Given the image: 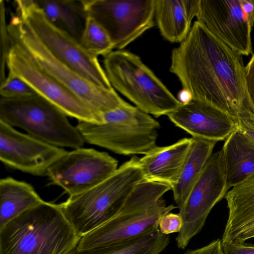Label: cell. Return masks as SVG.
Instances as JSON below:
<instances>
[{
	"label": "cell",
	"instance_id": "6da1fadb",
	"mask_svg": "<svg viewBox=\"0 0 254 254\" xmlns=\"http://www.w3.org/2000/svg\"><path fill=\"white\" fill-rule=\"evenodd\" d=\"M170 71L192 100L210 105L233 117L251 105L241 56L195 21L189 34L171 53Z\"/></svg>",
	"mask_w": 254,
	"mask_h": 254
},
{
	"label": "cell",
	"instance_id": "7a4b0ae2",
	"mask_svg": "<svg viewBox=\"0 0 254 254\" xmlns=\"http://www.w3.org/2000/svg\"><path fill=\"white\" fill-rule=\"evenodd\" d=\"M81 238L60 204L44 201L0 228V254H67Z\"/></svg>",
	"mask_w": 254,
	"mask_h": 254
},
{
	"label": "cell",
	"instance_id": "3957f363",
	"mask_svg": "<svg viewBox=\"0 0 254 254\" xmlns=\"http://www.w3.org/2000/svg\"><path fill=\"white\" fill-rule=\"evenodd\" d=\"M171 187L142 180L132 191L120 212L100 227L82 236L80 250L115 246L158 227L161 217L177 208L167 205L163 196Z\"/></svg>",
	"mask_w": 254,
	"mask_h": 254
},
{
	"label": "cell",
	"instance_id": "277c9868",
	"mask_svg": "<svg viewBox=\"0 0 254 254\" xmlns=\"http://www.w3.org/2000/svg\"><path fill=\"white\" fill-rule=\"evenodd\" d=\"M143 180L139 158L133 156L106 180L59 204L81 237L116 216L136 186Z\"/></svg>",
	"mask_w": 254,
	"mask_h": 254
},
{
	"label": "cell",
	"instance_id": "5b68a950",
	"mask_svg": "<svg viewBox=\"0 0 254 254\" xmlns=\"http://www.w3.org/2000/svg\"><path fill=\"white\" fill-rule=\"evenodd\" d=\"M7 29L11 46L98 113L103 115L125 101L114 89L96 85L55 56L18 15L11 14Z\"/></svg>",
	"mask_w": 254,
	"mask_h": 254
},
{
	"label": "cell",
	"instance_id": "8992f818",
	"mask_svg": "<svg viewBox=\"0 0 254 254\" xmlns=\"http://www.w3.org/2000/svg\"><path fill=\"white\" fill-rule=\"evenodd\" d=\"M103 121H78L76 127L85 142L125 156L145 155L157 146L159 123L126 101L103 114Z\"/></svg>",
	"mask_w": 254,
	"mask_h": 254
},
{
	"label": "cell",
	"instance_id": "52a82bcc",
	"mask_svg": "<svg viewBox=\"0 0 254 254\" xmlns=\"http://www.w3.org/2000/svg\"><path fill=\"white\" fill-rule=\"evenodd\" d=\"M103 64L113 88L145 113L167 116L182 105L137 55L113 51L104 57Z\"/></svg>",
	"mask_w": 254,
	"mask_h": 254
},
{
	"label": "cell",
	"instance_id": "ba28073f",
	"mask_svg": "<svg viewBox=\"0 0 254 254\" xmlns=\"http://www.w3.org/2000/svg\"><path fill=\"white\" fill-rule=\"evenodd\" d=\"M0 121L58 147L76 149L85 142L67 116L37 94L18 98L0 97Z\"/></svg>",
	"mask_w": 254,
	"mask_h": 254
},
{
	"label": "cell",
	"instance_id": "9c48e42d",
	"mask_svg": "<svg viewBox=\"0 0 254 254\" xmlns=\"http://www.w3.org/2000/svg\"><path fill=\"white\" fill-rule=\"evenodd\" d=\"M14 2L16 14L29 24L55 56L96 85L114 89L98 57L86 50L79 40L51 22L35 0Z\"/></svg>",
	"mask_w": 254,
	"mask_h": 254
},
{
	"label": "cell",
	"instance_id": "30bf717a",
	"mask_svg": "<svg viewBox=\"0 0 254 254\" xmlns=\"http://www.w3.org/2000/svg\"><path fill=\"white\" fill-rule=\"evenodd\" d=\"M228 187L222 150L216 152L207 161L201 175L179 209L183 226L176 238L178 248L185 249L200 232L214 205L227 192Z\"/></svg>",
	"mask_w": 254,
	"mask_h": 254
},
{
	"label": "cell",
	"instance_id": "8fae6325",
	"mask_svg": "<svg viewBox=\"0 0 254 254\" xmlns=\"http://www.w3.org/2000/svg\"><path fill=\"white\" fill-rule=\"evenodd\" d=\"M87 15L122 50L154 25L156 0H83Z\"/></svg>",
	"mask_w": 254,
	"mask_h": 254
},
{
	"label": "cell",
	"instance_id": "7c38bea8",
	"mask_svg": "<svg viewBox=\"0 0 254 254\" xmlns=\"http://www.w3.org/2000/svg\"><path fill=\"white\" fill-rule=\"evenodd\" d=\"M118 161L106 152L78 148L67 151L49 168L47 176L69 195L84 192L118 169Z\"/></svg>",
	"mask_w": 254,
	"mask_h": 254
},
{
	"label": "cell",
	"instance_id": "4fadbf2b",
	"mask_svg": "<svg viewBox=\"0 0 254 254\" xmlns=\"http://www.w3.org/2000/svg\"><path fill=\"white\" fill-rule=\"evenodd\" d=\"M6 68L67 116L78 121L103 123V115L47 74L10 44Z\"/></svg>",
	"mask_w": 254,
	"mask_h": 254
},
{
	"label": "cell",
	"instance_id": "5bb4252c",
	"mask_svg": "<svg viewBox=\"0 0 254 254\" xmlns=\"http://www.w3.org/2000/svg\"><path fill=\"white\" fill-rule=\"evenodd\" d=\"M66 152L0 121V160L8 167L47 176L50 167Z\"/></svg>",
	"mask_w": 254,
	"mask_h": 254
},
{
	"label": "cell",
	"instance_id": "9a60e30c",
	"mask_svg": "<svg viewBox=\"0 0 254 254\" xmlns=\"http://www.w3.org/2000/svg\"><path fill=\"white\" fill-rule=\"evenodd\" d=\"M196 17L241 56L252 53L254 22L244 10L242 0H200Z\"/></svg>",
	"mask_w": 254,
	"mask_h": 254
},
{
	"label": "cell",
	"instance_id": "2e32d148",
	"mask_svg": "<svg viewBox=\"0 0 254 254\" xmlns=\"http://www.w3.org/2000/svg\"><path fill=\"white\" fill-rule=\"evenodd\" d=\"M167 116L192 137L216 142L226 139L237 128L233 117L217 108L193 100L182 104Z\"/></svg>",
	"mask_w": 254,
	"mask_h": 254
},
{
	"label": "cell",
	"instance_id": "e0dca14e",
	"mask_svg": "<svg viewBox=\"0 0 254 254\" xmlns=\"http://www.w3.org/2000/svg\"><path fill=\"white\" fill-rule=\"evenodd\" d=\"M192 138H183L166 146H156L139 158L144 180L173 187L178 182L190 151Z\"/></svg>",
	"mask_w": 254,
	"mask_h": 254
},
{
	"label": "cell",
	"instance_id": "ac0fdd59",
	"mask_svg": "<svg viewBox=\"0 0 254 254\" xmlns=\"http://www.w3.org/2000/svg\"><path fill=\"white\" fill-rule=\"evenodd\" d=\"M224 198L229 212L222 243H235L254 226V172L233 187Z\"/></svg>",
	"mask_w": 254,
	"mask_h": 254
},
{
	"label": "cell",
	"instance_id": "d6986e66",
	"mask_svg": "<svg viewBox=\"0 0 254 254\" xmlns=\"http://www.w3.org/2000/svg\"><path fill=\"white\" fill-rule=\"evenodd\" d=\"M200 0H156L155 19L162 37L171 43H181L196 17Z\"/></svg>",
	"mask_w": 254,
	"mask_h": 254
},
{
	"label": "cell",
	"instance_id": "ffe728a7",
	"mask_svg": "<svg viewBox=\"0 0 254 254\" xmlns=\"http://www.w3.org/2000/svg\"><path fill=\"white\" fill-rule=\"evenodd\" d=\"M230 188L254 172V142L236 128L221 149Z\"/></svg>",
	"mask_w": 254,
	"mask_h": 254
},
{
	"label": "cell",
	"instance_id": "44dd1931",
	"mask_svg": "<svg viewBox=\"0 0 254 254\" xmlns=\"http://www.w3.org/2000/svg\"><path fill=\"white\" fill-rule=\"evenodd\" d=\"M44 201L29 184L6 177L0 180V228Z\"/></svg>",
	"mask_w": 254,
	"mask_h": 254
},
{
	"label": "cell",
	"instance_id": "7402d4cb",
	"mask_svg": "<svg viewBox=\"0 0 254 254\" xmlns=\"http://www.w3.org/2000/svg\"><path fill=\"white\" fill-rule=\"evenodd\" d=\"M191 145L177 183L172 187L174 199L180 209L212 155L217 142L192 137Z\"/></svg>",
	"mask_w": 254,
	"mask_h": 254
},
{
	"label": "cell",
	"instance_id": "603a6c76",
	"mask_svg": "<svg viewBox=\"0 0 254 254\" xmlns=\"http://www.w3.org/2000/svg\"><path fill=\"white\" fill-rule=\"evenodd\" d=\"M54 25L80 41L87 13L83 0H35Z\"/></svg>",
	"mask_w": 254,
	"mask_h": 254
},
{
	"label": "cell",
	"instance_id": "cb8c5ba5",
	"mask_svg": "<svg viewBox=\"0 0 254 254\" xmlns=\"http://www.w3.org/2000/svg\"><path fill=\"white\" fill-rule=\"evenodd\" d=\"M80 42L91 54L104 57L113 51L114 45L105 29L96 20L87 16Z\"/></svg>",
	"mask_w": 254,
	"mask_h": 254
},
{
	"label": "cell",
	"instance_id": "d4e9b609",
	"mask_svg": "<svg viewBox=\"0 0 254 254\" xmlns=\"http://www.w3.org/2000/svg\"><path fill=\"white\" fill-rule=\"evenodd\" d=\"M36 94L25 81L9 72L4 81L0 84V97L18 98Z\"/></svg>",
	"mask_w": 254,
	"mask_h": 254
},
{
	"label": "cell",
	"instance_id": "484cf974",
	"mask_svg": "<svg viewBox=\"0 0 254 254\" xmlns=\"http://www.w3.org/2000/svg\"><path fill=\"white\" fill-rule=\"evenodd\" d=\"M0 84L6 77L5 69L6 61L10 49V41L7 26L5 18V11L4 1L0 0Z\"/></svg>",
	"mask_w": 254,
	"mask_h": 254
},
{
	"label": "cell",
	"instance_id": "4316f807",
	"mask_svg": "<svg viewBox=\"0 0 254 254\" xmlns=\"http://www.w3.org/2000/svg\"><path fill=\"white\" fill-rule=\"evenodd\" d=\"M237 128L254 142V110L251 105L242 108L237 113Z\"/></svg>",
	"mask_w": 254,
	"mask_h": 254
},
{
	"label": "cell",
	"instance_id": "83f0119b",
	"mask_svg": "<svg viewBox=\"0 0 254 254\" xmlns=\"http://www.w3.org/2000/svg\"><path fill=\"white\" fill-rule=\"evenodd\" d=\"M67 254H137L129 244L123 243L107 247H100L80 250L77 246Z\"/></svg>",
	"mask_w": 254,
	"mask_h": 254
},
{
	"label": "cell",
	"instance_id": "f1b7e54d",
	"mask_svg": "<svg viewBox=\"0 0 254 254\" xmlns=\"http://www.w3.org/2000/svg\"><path fill=\"white\" fill-rule=\"evenodd\" d=\"M183 219L178 213L169 212L163 216L158 223V228L163 234L179 233L183 226Z\"/></svg>",
	"mask_w": 254,
	"mask_h": 254
},
{
	"label": "cell",
	"instance_id": "f546056e",
	"mask_svg": "<svg viewBox=\"0 0 254 254\" xmlns=\"http://www.w3.org/2000/svg\"><path fill=\"white\" fill-rule=\"evenodd\" d=\"M245 81L247 95L254 110V53L245 67Z\"/></svg>",
	"mask_w": 254,
	"mask_h": 254
},
{
	"label": "cell",
	"instance_id": "4dcf8cb0",
	"mask_svg": "<svg viewBox=\"0 0 254 254\" xmlns=\"http://www.w3.org/2000/svg\"><path fill=\"white\" fill-rule=\"evenodd\" d=\"M222 249L224 254H254V245L245 243L222 244Z\"/></svg>",
	"mask_w": 254,
	"mask_h": 254
},
{
	"label": "cell",
	"instance_id": "1f68e13d",
	"mask_svg": "<svg viewBox=\"0 0 254 254\" xmlns=\"http://www.w3.org/2000/svg\"><path fill=\"white\" fill-rule=\"evenodd\" d=\"M184 254H224L222 241L217 239L202 247L189 250Z\"/></svg>",
	"mask_w": 254,
	"mask_h": 254
},
{
	"label": "cell",
	"instance_id": "d6a6232c",
	"mask_svg": "<svg viewBox=\"0 0 254 254\" xmlns=\"http://www.w3.org/2000/svg\"><path fill=\"white\" fill-rule=\"evenodd\" d=\"M178 99L182 104H185L192 100V98L188 91L182 89L178 93Z\"/></svg>",
	"mask_w": 254,
	"mask_h": 254
},
{
	"label": "cell",
	"instance_id": "836d02e7",
	"mask_svg": "<svg viewBox=\"0 0 254 254\" xmlns=\"http://www.w3.org/2000/svg\"><path fill=\"white\" fill-rule=\"evenodd\" d=\"M253 238H254V226L241 235L235 243H244L246 241Z\"/></svg>",
	"mask_w": 254,
	"mask_h": 254
}]
</instances>
